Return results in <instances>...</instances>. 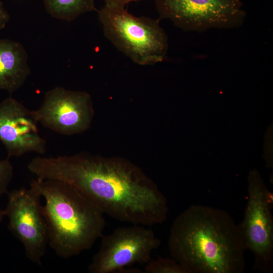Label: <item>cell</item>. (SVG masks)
I'll return each mask as SVG.
<instances>
[{
  "instance_id": "obj_1",
  "label": "cell",
  "mask_w": 273,
  "mask_h": 273,
  "mask_svg": "<svg viewBox=\"0 0 273 273\" xmlns=\"http://www.w3.org/2000/svg\"><path fill=\"white\" fill-rule=\"evenodd\" d=\"M28 170L39 179L71 185L112 218L151 226L167 219L168 201L157 186L125 159L87 153L31 159Z\"/></svg>"
},
{
  "instance_id": "obj_2",
  "label": "cell",
  "mask_w": 273,
  "mask_h": 273,
  "mask_svg": "<svg viewBox=\"0 0 273 273\" xmlns=\"http://www.w3.org/2000/svg\"><path fill=\"white\" fill-rule=\"evenodd\" d=\"M172 258L188 273H243L246 251L239 224L224 210L193 205L171 227Z\"/></svg>"
},
{
  "instance_id": "obj_3",
  "label": "cell",
  "mask_w": 273,
  "mask_h": 273,
  "mask_svg": "<svg viewBox=\"0 0 273 273\" xmlns=\"http://www.w3.org/2000/svg\"><path fill=\"white\" fill-rule=\"evenodd\" d=\"M30 186L44 199L48 245L58 256L79 255L103 235L104 213L75 188L60 180L37 178Z\"/></svg>"
},
{
  "instance_id": "obj_4",
  "label": "cell",
  "mask_w": 273,
  "mask_h": 273,
  "mask_svg": "<svg viewBox=\"0 0 273 273\" xmlns=\"http://www.w3.org/2000/svg\"><path fill=\"white\" fill-rule=\"evenodd\" d=\"M98 16L105 36L134 63L149 65L165 58L168 41L160 19L135 16L125 8L106 6Z\"/></svg>"
},
{
  "instance_id": "obj_5",
  "label": "cell",
  "mask_w": 273,
  "mask_h": 273,
  "mask_svg": "<svg viewBox=\"0 0 273 273\" xmlns=\"http://www.w3.org/2000/svg\"><path fill=\"white\" fill-rule=\"evenodd\" d=\"M248 201L239 224L246 251L254 256L253 270L269 273L273 268L272 194L256 169L248 176Z\"/></svg>"
},
{
  "instance_id": "obj_6",
  "label": "cell",
  "mask_w": 273,
  "mask_h": 273,
  "mask_svg": "<svg viewBox=\"0 0 273 273\" xmlns=\"http://www.w3.org/2000/svg\"><path fill=\"white\" fill-rule=\"evenodd\" d=\"M155 4L160 18L185 31L237 28L246 16L241 0H155Z\"/></svg>"
},
{
  "instance_id": "obj_7",
  "label": "cell",
  "mask_w": 273,
  "mask_h": 273,
  "mask_svg": "<svg viewBox=\"0 0 273 273\" xmlns=\"http://www.w3.org/2000/svg\"><path fill=\"white\" fill-rule=\"evenodd\" d=\"M146 226L132 224L103 235L100 247L88 266V272L118 273L134 264L147 263L160 240Z\"/></svg>"
},
{
  "instance_id": "obj_8",
  "label": "cell",
  "mask_w": 273,
  "mask_h": 273,
  "mask_svg": "<svg viewBox=\"0 0 273 273\" xmlns=\"http://www.w3.org/2000/svg\"><path fill=\"white\" fill-rule=\"evenodd\" d=\"M7 194L8 202L4 211L9 219L8 228L23 245L27 258L41 265L49 242L41 197L30 186Z\"/></svg>"
},
{
  "instance_id": "obj_9",
  "label": "cell",
  "mask_w": 273,
  "mask_h": 273,
  "mask_svg": "<svg viewBox=\"0 0 273 273\" xmlns=\"http://www.w3.org/2000/svg\"><path fill=\"white\" fill-rule=\"evenodd\" d=\"M33 111L38 123L65 135L87 129L94 114L92 99L87 93L61 86L47 92L41 106Z\"/></svg>"
},
{
  "instance_id": "obj_10",
  "label": "cell",
  "mask_w": 273,
  "mask_h": 273,
  "mask_svg": "<svg viewBox=\"0 0 273 273\" xmlns=\"http://www.w3.org/2000/svg\"><path fill=\"white\" fill-rule=\"evenodd\" d=\"M33 111L10 97L0 102V141L7 158L34 152L42 155L47 142L39 134Z\"/></svg>"
},
{
  "instance_id": "obj_11",
  "label": "cell",
  "mask_w": 273,
  "mask_h": 273,
  "mask_svg": "<svg viewBox=\"0 0 273 273\" xmlns=\"http://www.w3.org/2000/svg\"><path fill=\"white\" fill-rule=\"evenodd\" d=\"M30 74L28 55L23 45L0 38V89L10 94L17 91Z\"/></svg>"
},
{
  "instance_id": "obj_12",
  "label": "cell",
  "mask_w": 273,
  "mask_h": 273,
  "mask_svg": "<svg viewBox=\"0 0 273 273\" xmlns=\"http://www.w3.org/2000/svg\"><path fill=\"white\" fill-rule=\"evenodd\" d=\"M47 12L53 17L71 21L80 15L96 11L95 0H42Z\"/></svg>"
},
{
  "instance_id": "obj_13",
  "label": "cell",
  "mask_w": 273,
  "mask_h": 273,
  "mask_svg": "<svg viewBox=\"0 0 273 273\" xmlns=\"http://www.w3.org/2000/svg\"><path fill=\"white\" fill-rule=\"evenodd\" d=\"M146 273H188L187 269L173 258H151L146 263Z\"/></svg>"
},
{
  "instance_id": "obj_14",
  "label": "cell",
  "mask_w": 273,
  "mask_h": 273,
  "mask_svg": "<svg viewBox=\"0 0 273 273\" xmlns=\"http://www.w3.org/2000/svg\"><path fill=\"white\" fill-rule=\"evenodd\" d=\"M13 175L14 168L9 159L0 160V197L8 193V187Z\"/></svg>"
},
{
  "instance_id": "obj_15",
  "label": "cell",
  "mask_w": 273,
  "mask_h": 273,
  "mask_svg": "<svg viewBox=\"0 0 273 273\" xmlns=\"http://www.w3.org/2000/svg\"><path fill=\"white\" fill-rule=\"evenodd\" d=\"M144 0H104L105 6L115 8H124L129 3Z\"/></svg>"
},
{
  "instance_id": "obj_16",
  "label": "cell",
  "mask_w": 273,
  "mask_h": 273,
  "mask_svg": "<svg viewBox=\"0 0 273 273\" xmlns=\"http://www.w3.org/2000/svg\"><path fill=\"white\" fill-rule=\"evenodd\" d=\"M9 18V15L4 8L2 0H0V29L6 26Z\"/></svg>"
},
{
  "instance_id": "obj_17",
  "label": "cell",
  "mask_w": 273,
  "mask_h": 273,
  "mask_svg": "<svg viewBox=\"0 0 273 273\" xmlns=\"http://www.w3.org/2000/svg\"><path fill=\"white\" fill-rule=\"evenodd\" d=\"M5 216V212L4 210H1L0 209V223L2 222Z\"/></svg>"
}]
</instances>
